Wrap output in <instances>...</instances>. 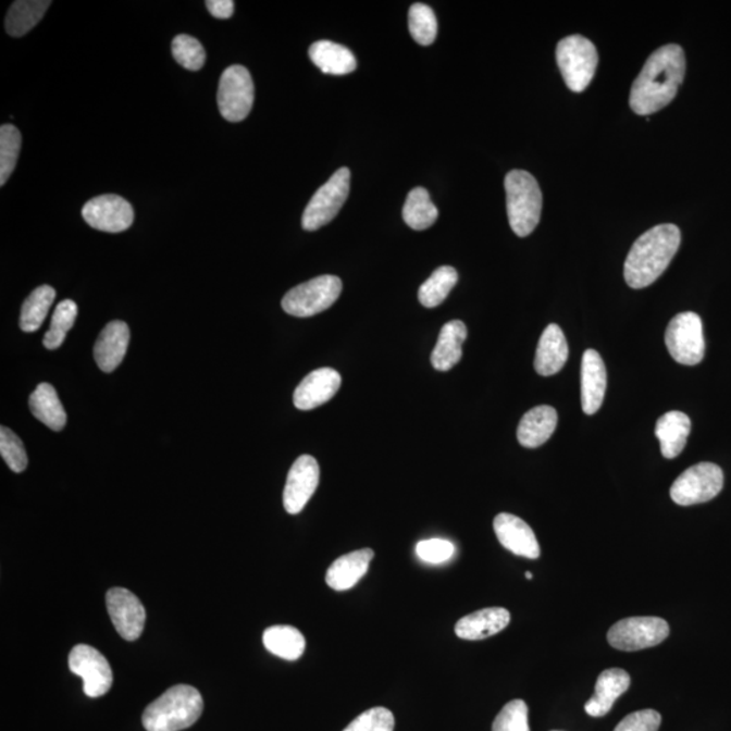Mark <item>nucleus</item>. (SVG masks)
I'll use <instances>...</instances> for the list:
<instances>
[{
    "label": "nucleus",
    "mask_w": 731,
    "mask_h": 731,
    "mask_svg": "<svg viewBox=\"0 0 731 731\" xmlns=\"http://www.w3.org/2000/svg\"><path fill=\"white\" fill-rule=\"evenodd\" d=\"M685 75L683 48L669 44L646 60L630 94V108L639 115L658 112L673 101Z\"/></svg>",
    "instance_id": "obj_1"
},
{
    "label": "nucleus",
    "mask_w": 731,
    "mask_h": 731,
    "mask_svg": "<svg viewBox=\"0 0 731 731\" xmlns=\"http://www.w3.org/2000/svg\"><path fill=\"white\" fill-rule=\"evenodd\" d=\"M681 232L673 224L657 225L631 247L624 262V281L633 289L655 284L679 251Z\"/></svg>",
    "instance_id": "obj_2"
},
{
    "label": "nucleus",
    "mask_w": 731,
    "mask_h": 731,
    "mask_svg": "<svg viewBox=\"0 0 731 731\" xmlns=\"http://www.w3.org/2000/svg\"><path fill=\"white\" fill-rule=\"evenodd\" d=\"M201 692L191 685L179 684L164 692L143 714L147 731H181L191 728L201 718Z\"/></svg>",
    "instance_id": "obj_3"
},
{
    "label": "nucleus",
    "mask_w": 731,
    "mask_h": 731,
    "mask_svg": "<svg viewBox=\"0 0 731 731\" xmlns=\"http://www.w3.org/2000/svg\"><path fill=\"white\" fill-rule=\"evenodd\" d=\"M507 193L509 225L519 237L533 234L540 224L542 191L533 175L523 170H513L504 182Z\"/></svg>",
    "instance_id": "obj_4"
},
{
    "label": "nucleus",
    "mask_w": 731,
    "mask_h": 731,
    "mask_svg": "<svg viewBox=\"0 0 731 731\" xmlns=\"http://www.w3.org/2000/svg\"><path fill=\"white\" fill-rule=\"evenodd\" d=\"M557 64L569 90L583 92L596 74L599 54L588 38L569 36L558 42Z\"/></svg>",
    "instance_id": "obj_5"
},
{
    "label": "nucleus",
    "mask_w": 731,
    "mask_h": 731,
    "mask_svg": "<svg viewBox=\"0 0 731 731\" xmlns=\"http://www.w3.org/2000/svg\"><path fill=\"white\" fill-rule=\"evenodd\" d=\"M343 284L335 275H321L293 287L282 300L285 312L295 318H310L324 312L342 295Z\"/></svg>",
    "instance_id": "obj_6"
},
{
    "label": "nucleus",
    "mask_w": 731,
    "mask_h": 731,
    "mask_svg": "<svg viewBox=\"0 0 731 731\" xmlns=\"http://www.w3.org/2000/svg\"><path fill=\"white\" fill-rule=\"evenodd\" d=\"M350 170L342 168L315 191L302 214L305 231H318L336 218L350 194Z\"/></svg>",
    "instance_id": "obj_7"
},
{
    "label": "nucleus",
    "mask_w": 731,
    "mask_h": 731,
    "mask_svg": "<svg viewBox=\"0 0 731 731\" xmlns=\"http://www.w3.org/2000/svg\"><path fill=\"white\" fill-rule=\"evenodd\" d=\"M723 481V472L718 464L697 463L679 475L670 487V497L683 507L707 503L721 493Z\"/></svg>",
    "instance_id": "obj_8"
},
{
    "label": "nucleus",
    "mask_w": 731,
    "mask_h": 731,
    "mask_svg": "<svg viewBox=\"0 0 731 731\" xmlns=\"http://www.w3.org/2000/svg\"><path fill=\"white\" fill-rule=\"evenodd\" d=\"M666 345L670 357L685 366L699 364L705 358L706 343L703 323L694 312L674 315L666 332Z\"/></svg>",
    "instance_id": "obj_9"
},
{
    "label": "nucleus",
    "mask_w": 731,
    "mask_h": 731,
    "mask_svg": "<svg viewBox=\"0 0 731 731\" xmlns=\"http://www.w3.org/2000/svg\"><path fill=\"white\" fill-rule=\"evenodd\" d=\"M667 620L656 617H634L619 620L609 629L607 640L615 649L644 651L660 645L669 635Z\"/></svg>",
    "instance_id": "obj_10"
},
{
    "label": "nucleus",
    "mask_w": 731,
    "mask_h": 731,
    "mask_svg": "<svg viewBox=\"0 0 731 731\" xmlns=\"http://www.w3.org/2000/svg\"><path fill=\"white\" fill-rule=\"evenodd\" d=\"M255 99L251 74L243 65H232L221 75L219 85V109L230 122H240L248 117Z\"/></svg>",
    "instance_id": "obj_11"
},
{
    "label": "nucleus",
    "mask_w": 731,
    "mask_h": 731,
    "mask_svg": "<svg viewBox=\"0 0 731 731\" xmlns=\"http://www.w3.org/2000/svg\"><path fill=\"white\" fill-rule=\"evenodd\" d=\"M69 666L72 673L85 681L83 689L88 697L107 695L112 689V667L96 647L76 645L70 653Z\"/></svg>",
    "instance_id": "obj_12"
},
{
    "label": "nucleus",
    "mask_w": 731,
    "mask_h": 731,
    "mask_svg": "<svg viewBox=\"0 0 731 731\" xmlns=\"http://www.w3.org/2000/svg\"><path fill=\"white\" fill-rule=\"evenodd\" d=\"M82 215L94 230L120 234L131 228L135 210L126 199L115 194H107L90 199L83 208Z\"/></svg>",
    "instance_id": "obj_13"
},
{
    "label": "nucleus",
    "mask_w": 731,
    "mask_h": 731,
    "mask_svg": "<svg viewBox=\"0 0 731 731\" xmlns=\"http://www.w3.org/2000/svg\"><path fill=\"white\" fill-rule=\"evenodd\" d=\"M110 619L115 630L126 641H136L146 625V608L136 595L125 588H112L107 595Z\"/></svg>",
    "instance_id": "obj_14"
},
{
    "label": "nucleus",
    "mask_w": 731,
    "mask_h": 731,
    "mask_svg": "<svg viewBox=\"0 0 731 731\" xmlns=\"http://www.w3.org/2000/svg\"><path fill=\"white\" fill-rule=\"evenodd\" d=\"M320 481V468L312 456H301L293 463L284 491L287 513L297 515L314 495Z\"/></svg>",
    "instance_id": "obj_15"
},
{
    "label": "nucleus",
    "mask_w": 731,
    "mask_h": 731,
    "mask_svg": "<svg viewBox=\"0 0 731 731\" xmlns=\"http://www.w3.org/2000/svg\"><path fill=\"white\" fill-rule=\"evenodd\" d=\"M498 542L517 556L530 559L541 557L538 540L524 520L511 513H498L493 520Z\"/></svg>",
    "instance_id": "obj_16"
},
{
    "label": "nucleus",
    "mask_w": 731,
    "mask_h": 731,
    "mask_svg": "<svg viewBox=\"0 0 731 731\" xmlns=\"http://www.w3.org/2000/svg\"><path fill=\"white\" fill-rule=\"evenodd\" d=\"M340 385L342 376L335 369L314 370L297 386L293 401L300 411H312L332 400Z\"/></svg>",
    "instance_id": "obj_17"
},
{
    "label": "nucleus",
    "mask_w": 731,
    "mask_h": 731,
    "mask_svg": "<svg viewBox=\"0 0 731 731\" xmlns=\"http://www.w3.org/2000/svg\"><path fill=\"white\" fill-rule=\"evenodd\" d=\"M607 370L600 354L586 350L581 364V404L586 414H595L605 401Z\"/></svg>",
    "instance_id": "obj_18"
},
{
    "label": "nucleus",
    "mask_w": 731,
    "mask_h": 731,
    "mask_svg": "<svg viewBox=\"0 0 731 731\" xmlns=\"http://www.w3.org/2000/svg\"><path fill=\"white\" fill-rule=\"evenodd\" d=\"M129 339V326L124 321L115 320L104 326L94 347V358L99 369L104 373H112L117 369L124 361Z\"/></svg>",
    "instance_id": "obj_19"
},
{
    "label": "nucleus",
    "mask_w": 731,
    "mask_h": 731,
    "mask_svg": "<svg viewBox=\"0 0 731 731\" xmlns=\"http://www.w3.org/2000/svg\"><path fill=\"white\" fill-rule=\"evenodd\" d=\"M511 622V614L503 607L480 609L459 619L456 634L461 640L480 641L500 633Z\"/></svg>",
    "instance_id": "obj_20"
},
{
    "label": "nucleus",
    "mask_w": 731,
    "mask_h": 731,
    "mask_svg": "<svg viewBox=\"0 0 731 731\" xmlns=\"http://www.w3.org/2000/svg\"><path fill=\"white\" fill-rule=\"evenodd\" d=\"M373 558L374 552L371 548H361L337 558L326 570V584L337 592L351 590L368 573Z\"/></svg>",
    "instance_id": "obj_21"
},
{
    "label": "nucleus",
    "mask_w": 731,
    "mask_h": 731,
    "mask_svg": "<svg viewBox=\"0 0 731 731\" xmlns=\"http://www.w3.org/2000/svg\"><path fill=\"white\" fill-rule=\"evenodd\" d=\"M631 679L625 670L611 668L603 670L597 679L595 695L585 705V711L591 717H605L617 702L630 689Z\"/></svg>",
    "instance_id": "obj_22"
},
{
    "label": "nucleus",
    "mask_w": 731,
    "mask_h": 731,
    "mask_svg": "<svg viewBox=\"0 0 731 731\" xmlns=\"http://www.w3.org/2000/svg\"><path fill=\"white\" fill-rule=\"evenodd\" d=\"M569 357L567 337L557 324L546 326L535 354L536 373L544 376L557 374L562 370Z\"/></svg>",
    "instance_id": "obj_23"
},
{
    "label": "nucleus",
    "mask_w": 731,
    "mask_h": 731,
    "mask_svg": "<svg viewBox=\"0 0 731 731\" xmlns=\"http://www.w3.org/2000/svg\"><path fill=\"white\" fill-rule=\"evenodd\" d=\"M558 414L556 409L548 406H540L530 409L520 420L518 426V441L520 445L535 448L550 439L557 429Z\"/></svg>",
    "instance_id": "obj_24"
},
{
    "label": "nucleus",
    "mask_w": 731,
    "mask_h": 731,
    "mask_svg": "<svg viewBox=\"0 0 731 731\" xmlns=\"http://www.w3.org/2000/svg\"><path fill=\"white\" fill-rule=\"evenodd\" d=\"M467 337L468 329L462 321L453 320L443 325L431 356V363L434 369L448 371L461 361L462 346Z\"/></svg>",
    "instance_id": "obj_25"
},
{
    "label": "nucleus",
    "mask_w": 731,
    "mask_h": 731,
    "mask_svg": "<svg viewBox=\"0 0 731 731\" xmlns=\"http://www.w3.org/2000/svg\"><path fill=\"white\" fill-rule=\"evenodd\" d=\"M690 434L691 420L683 412H668L657 420L656 436L660 441L662 456L668 459L683 453Z\"/></svg>",
    "instance_id": "obj_26"
},
{
    "label": "nucleus",
    "mask_w": 731,
    "mask_h": 731,
    "mask_svg": "<svg viewBox=\"0 0 731 731\" xmlns=\"http://www.w3.org/2000/svg\"><path fill=\"white\" fill-rule=\"evenodd\" d=\"M309 58L321 72L347 75L357 69V59L350 49L332 41H318L309 48Z\"/></svg>",
    "instance_id": "obj_27"
},
{
    "label": "nucleus",
    "mask_w": 731,
    "mask_h": 731,
    "mask_svg": "<svg viewBox=\"0 0 731 731\" xmlns=\"http://www.w3.org/2000/svg\"><path fill=\"white\" fill-rule=\"evenodd\" d=\"M29 407L35 418L53 431H61L66 424V413L51 384H40L32 393Z\"/></svg>",
    "instance_id": "obj_28"
},
{
    "label": "nucleus",
    "mask_w": 731,
    "mask_h": 731,
    "mask_svg": "<svg viewBox=\"0 0 731 731\" xmlns=\"http://www.w3.org/2000/svg\"><path fill=\"white\" fill-rule=\"evenodd\" d=\"M263 645L274 656L296 661L303 655L307 642L301 631L293 625H271L263 633Z\"/></svg>",
    "instance_id": "obj_29"
},
{
    "label": "nucleus",
    "mask_w": 731,
    "mask_h": 731,
    "mask_svg": "<svg viewBox=\"0 0 731 731\" xmlns=\"http://www.w3.org/2000/svg\"><path fill=\"white\" fill-rule=\"evenodd\" d=\"M52 2L48 0H18L11 4L5 16V30L11 37H22L42 20Z\"/></svg>",
    "instance_id": "obj_30"
},
{
    "label": "nucleus",
    "mask_w": 731,
    "mask_h": 731,
    "mask_svg": "<svg viewBox=\"0 0 731 731\" xmlns=\"http://www.w3.org/2000/svg\"><path fill=\"white\" fill-rule=\"evenodd\" d=\"M402 218L414 231L429 230L439 218V210L432 203L429 191L423 187L413 188L404 203Z\"/></svg>",
    "instance_id": "obj_31"
},
{
    "label": "nucleus",
    "mask_w": 731,
    "mask_h": 731,
    "mask_svg": "<svg viewBox=\"0 0 731 731\" xmlns=\"http://www.w3.org/2000/svg\"><path fill=\"white\" fill-rule=\"evenodd\" d=\"M57 298L53 287L44 285L33 290L21 309L20 326L24 332H36L47 319L49 309Z\"/></svg>",
    "instance_id": "obj_32"
},
{
    "label": "nucleus",
    "mask_w": 731,
    "mask_h": 731,
    "mask_svg": "<svg viewBox=\"0 0 731 731\" xmlns=\"http://www.w3.org/2000/svg\"><path fill=\"white\" fill-rule=\"evenodd\" d=\"M458 273L451 265L436 269L419 289V301L425 308H436L450 295L457 285Z\"/></svg>",
    "instance_id": "obj_33"
},
{
    "label": "nucleus",
    "mask_w": 731,
    "mask_h": 731,
    "mask_svg": "<svg viewBox=\"0 0 731 731\" xmlns=\"http://www.w3.org/2000/svg\"><path fill=\"white\" fill-rule=\"evenodd\" d=\"M22 146L21 132L14 125L0 127V185L4 186L18 162Z\"/></svg>",
    "instance_id": "obj_34"
},
{
    "label": "nucleus",
    "mask_w": 731,
    "mask_h": 731,
    "mask_svg": "<svg viewBox=\"0 0 731 731\" xmlns=\"http://www.w3.org/2000/svg\"><path fill=\"white\" fill-rule=\"evenodd\" d=\"M77 315V305L72 300H64L58 305L52 315L51 329L44 337V346L48 350H57L65 340L66 334L74 326Z\"/></svg>",
    "instance_id": "obj_35"
},
{
    "label": "nucleus",
    "mask_w": 731,
    "mask_h": 731,
    "mask_svg": "<svg viewBox=\"0 0 731 731\" xmlns=\"http://www.w3.org/2000/svg\"><path fill=\"white\" fill-rule=\"evenodd\" d=\"M409 32L420 46H431L437 35V21L434 10L423 3H414L408 15Z\"/></svg>",
    "instance_id": "obj_36"
},
{
    "label": "nucleus",
    "mask_w": 731,
    "mask_h": 731,
    "mask_svg": "<svg viewBox=\"0 0 731 731\" xmlns=\"http://www.w3.org/2000/svg\"><path fill=\"white\" fill-rule=\"evenodd\" d=\"M173 57L176 63L188 71H199L207 60L201 42L191 36H176L173 41Z\"/></svg>",
    "instance_id": "obj_37"
},
{
    "label": "nucleus",
    "mask_w": 731,
    "mask_h": 731,
    "mask_svg": "<svg viewBox=\"0 0 731 731\" xmlns=\"http://www.w3.org/2000/svg\"><path fill=\"white\" fill-rule=\"evenodd\" d=\"M492 731H530L529 707L524 701H511L498 713Z\"/></svg>",
    "instance_id": "obj_38"
},
{
    "label": "nucleus",
    "mask_w": 731,
    "mask_h": 731,
    "mask_svg": "<svg viewBox=\"0 0 731 731\" xmlns=\"http://www.w3.org/2000/svg\"><path fill=\"white\" fill-rule=\"evenodd\" d=\"M0 454L14 473L24 472L29 463L24 443L8 426L0 429Z\"/></svg>",
    "instance_id": "obj_39"
},
{
    "label": "nucleus",
    "mask_w": 731,
    "mask_h": 731,
    "mask_svg": "<svg viewBox=\"0 0 731 731\" xmlns=\"http://www.w3.org/2000/svg\"><path fill=\"white\" fill-rule=\"evenodd\" d=\"M395 716L385 707H374L364 711L343 731H393Z\"/></svg>",
    "instance_id": "obj_40"
},
{
    "label": "nucleus",
    "mask_w": 731,
    "mask_h": 731,
    "mask_svg": "<svg viewBox=\"0 0 731 731\" xmlns=\"http://www.w3.org/2000/svg\"><path fill=\"white\" fill-rule=\"evenodd\" d=\"M456 553V546L447 540H425L419 542L417 554L420 559L429 563H443L451 559Z\"/></svg>",
    "instance_id": "obj_41"
},
{
    "label": "nucleus",
    "mask_w": 731,
    "mask_h": 731,
    "mask_svg": "<svg viewBox=\"0 0 731 731\" xmlns=\"http://www.w3.org/2000/svg\"><path fill=\"white\" fill-rule=\"evenodd\" d=\"M662 718L656 710H641L625 717L614 731H658Z\"/></svg>",
    "instance_id": "obj_42"
},
{
    "label": "nucleus",
    "mask_w": 731,
    "mask_h": 731,
    "mask_svg": "<svg viewBox=\"0 0 731 731\" xmlns=\"http://www.w3.org/2000/svg\"><path fill=\"white\" fill-rule=\"evenodd\" d=\"M207 8L219 20H228L235 13V2L232 0H208Z\"/></svg>",
    "instance_id": "obj_43"
},
{
    "label": "nucleus",
    "mask_w": 731,
    "mask_h": 731,
    "mask_svg": "<svg viewBox=\"0 0 731 731\" xmlns=\"http://www.w3.org/2000/svg\"><path fill=\"white\" fill-rule=\"evenodd\" d=\"M525 579L533 580V573H525Z\"/></svg>",
    "instance_id": "obj_44"
},
{
    "label": "nucleus",
    "mask_w": 731,
    "mask_h": 731,
    "mask_svg": "<svg viewBox=\"0 0 731 731\" xmlns=\"http://www.w3.org/2000/svg\"><path fill=\"white\" fill-rule=\"evenodd\" d=\"M553 731H557V730H553Z\"/></svg>",
    "instance_id": "obj_45"
}]
</instances>
